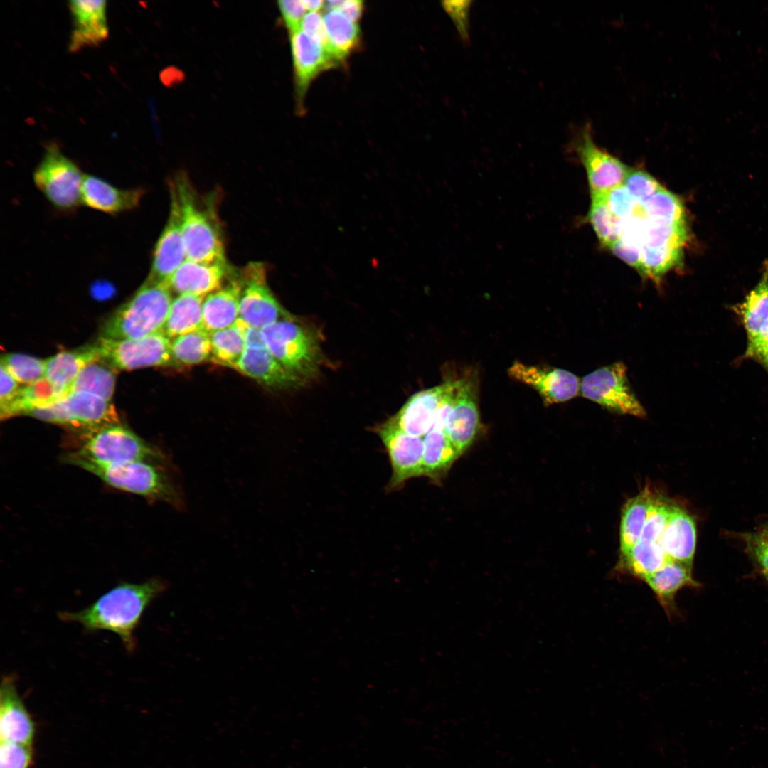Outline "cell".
Instances as JSON below:
<instances>
[{"instance_id": "ffe728a7", "label": "cell", "mask_w": 768, "mask_h": 768, "mask_svg": "<svg viewBox=\"0 0 768 768\" xmlns=\"http://www.w3.org/2000/svg\"><path fill=\"white\" fill-rule=\"evenodd\" d=\"M233 273L228 262L203 263L186 259L166 283L179 294L204 297L220 289Z\"/></svg>"}, {"instance_id": "603a6c76", "label": "cell", "mask_w": 768, "mask_h": 768, "mask_svg": "<svg viewBox=\"0 0 768 768\" xmlns=\"http://www.w3.org/2000/svg\"><path fill=\"white\" fill-rule=\"evenodd\" d=\"M242 283L234 273L219 289L208 294L203 303V329L211 333L233 325L239 319Z\"/></svg>"}, {"instance_id": "60d3db41", "label": "cell", "mask_w": 768, "mask_h": 768, "mask_svg": "<svg viewBox=\"0 0 768 768\" xmlns=\"http://www.w3.org/2000/svg\"><path fill=\"white\" fill-rule=\"evenodd\" d=\"M33 759V745L1 741L0 768H31Z\"/></svg>"}, {"instance_id": "b9f144b4", "label": "cell", "mask_w": 768, "mask_h": 768, "mask_svg": "<svg viewBox=\"0 0 768 768\" xmlns=\"http://www.w3.org/2000/svg\"><path fill=\"white\" fill-rule=\"evenodd\" d=\"M623 186L635 200L641 203L663 188L651 175L639 169H630Z\"/></svg>"}, {"instance_id": "f6af8a7d", "label": "cell", "mask_w": 768, "mask_h": 768, "mask_svg": "<svg viewBox=\"0 0 768 768\" xmlns=\"http://www.w3.org/2000/svg\"><path fill=\"white\" fill-rule=\"evenodd\" d=\"M747 550L768 577V535L762 530L744 535Z\"/></svg>"}, {"instance_id": "7bdbcfd3", "label": "cell", "mask_w": 768, "mask_h": 768, "mask_svg": "<svg viewBox=\"0 0 768 768\" xmlns=\"http://www.w3.org/2000/svg\"><path fill=\"white\" fill-rule=\"evenodd\" d=\"M604 199L609 209L621 220L622 225L641 204L628 193L623 185L604 195Z\"/></svg>"}, {"instance_id": "74e56055", "label": "cell", "mask_w": 768, "mask_h": 768, "mask_svg": "<svg viewBox=\"0 0 768 768\" xmlns=\"http://www.w3.org/2000/svg\"><path fill=\"white\" fill-rule=\"evenodd\" d=\"M642 204L645 215L649 219L672 223H686V210L681 200L664 188Z\"/></svg>"}, {"instance_id": "44dd1931", "label": "cell", "mask_w": 768, "mask_h": 768, "mask_svg": "<svg viewBox=\"0 0 768 768\" xmlns=\"http://www.w3.org/2000/svg\"><path fill=\"white\" fill-rule=\"evenodd\" d=\"M144 194L142 188H119L97 176L85 174L81 201L92 209L117 215L135 209Z\"/></svg>"}, {"instance_id": "836d02e7", "label": "cell", "mask_w": 768, "mask_h": 768, "mask_svg": "<svg viewBox=\"0 0 768 768\" xmlns=\"http://www.w3.org/2000/svg\"><path fill=\"white\" fill-rule=\"evenodd\" d=\"M247 326L239 318L233 325L209 333L213 362L235 368L245 348L244 334Z\"/></svg>"}, {"instance_id": "c3c4849f", "label": "cell", "mask_w": 768, "mask_h": 768, "mask_svg": "<svg viewBox=\"0 0 768 768\" xmlns=\"http://www.w3.org/2000/svg\"><path fill=\"white\" fill-rule=\"evenodd\" d=\"M21 388L20 383L1 365L0 408L9 405Z\"/></svg>"}, {"instance_id": "f35d334b", "label": "cell", "mask_w": 768, "mask_h": 768, "mask_svg": "<svg viewBox=\"0 0 768 768\" xmlns=\"http://www.w3.org/2000/svg\"><path fill=\"white\" fill-rule=\"evenodd\" d=\"M46 360L22 353H8L1 357V365L19 383L32 384L44 377Z\"/></svg>"}, {"instance_id": "d6a6232c", "label": "cell", "mask_w": 768, "mask_h": 768, "mask_svg": "<svg viewBox=\"0 0 768 768\" xmlns=\"http://www.w3.org/2000/svg\"><path fill=\"white\" fill-rule=\"evenodd\" d=\"M735 309L748 341L753 338L768 320V265L756 287Z\"/></svg>"}, {"instance_id": "cb8c5ba5", "label": "cell", "mask_w": 768, "mask_h": 768, "mask_svg": "<svg viewBox=\"0 0 768 768\" xmlns=\"http://www.w3.org/2000/svg\"><path fill=\"white\" fill-rule=\"evenodd\" d=\"M696 537L693 516L682 508L673 506L659 540L667 557L693 568Z\"/></svg>"}, {"instance_id": "7402d4cb", "label": "cell", "mask_w": 768, "mask_h": 768, "mask_svg": "<svg viewBox=\"0 0 768 768\" xmlns=\"http://www.w3.org/2000/svg\"><path fill=\"white\" fill-rule=\"evenodd\" d=\"M234 369L273 389L296 387L302 382L282 365L267 347L245 348Z\"/></svg>"}, {"instance_id": "681fc988", "label": "cell", "mask_w": 768, "mask_h": 768, "mask_svg": "<svg viewBox=\"0 0 768 768\" xmlns=\"http://www.w3.org/2000/svg\"><path fill=\"white\" fill-rule=\"evenodd\" d=\"M363 1L361 0H342L338 10L343 12L351 20L358 23L363 12Z\"/></svg>"}, {"instance_id": "f1b7e54d", "label": "cell", "mask_w": 768, "mask_h": 768, "mask_svg": "<svg viewBox=\"0 0 768 768\" xmlns=\"http://www.w3.org/2000/svg\"><path fill=\"white\" fill-rule=\"evenodd\" d=\"M661 543L641 538L631 549L620 554L618 568L624 573L644 580L668 560Z\"/></svg>"}, {"instance_id": "e575fe53", "label": "cell", "mask_w": 768, "mask_h": 768, "mask_svg": "<svg viewBox=\"0 0 768 768\" xmlns=\"http://www.w3.org/2000/svg\"><path fill=\"white\" fill-rule=\"evenodd\" d=\"M116 369L100 360L85 366L73 382L70 392L83 391L110 402L115 385Z\"/></svg>"}, {"instance_id": "ac0fdd59", "label": "cell", "mask_w": 768, "mask_h": 768, "mask_svg": "<svg viewBox=\"0 0 768 768\" xmlns=\"http://www.w3.org/2000/svg\"><path fill=\"white\" fill-rule=\"evenodd\" d=\"M297 97L302 102L312 80L338 63L319 42L300 29L290 33Z\"/></svg>"}, {"instance_id": "ee69618b", "label": "cell", "mask_w": 768, "mask_h": 768, "mask_svg": "<svg viewBox=\"0 0 768 768\" xmlns=\"http://www.w3.org/2000/svg\"><path fill=\"white\" fill-rule=\"evenodd\" d=\"M277 6L287 29L292 33L300 29L302 21L306 11L302 0H281Z\"/></svg>"}, {"instance_id": "d590c367", "label": "cell", "mask_w": 768, "mask_h": 768, "mask_svg": "<svg viewBox=\"0 0 768 768\" xmlns=\"http://www.w3.org/2000/svg\"><path fill=\"white\" fill-rule=\"evenodd\" d=\"M171 353L177 367L198 365L211 358L210 334L204 329L171 340Z\"/></svg>"}, {"instance_id": "4316f807", "label": "cell", "mask_w": 768, "mask_h": 768, "mask_svg": "<svg viewBox=\"0 0 768 768\" xmlns=\"http://www.w3.org/2000/svg\"><path fill=\"white\" fill-rule=\"evenodd\" d=\"M99 360L95 344L62 351L46 360L44 377L66 395L81 370Z\"/></svg>"}, {"instance_id": "9c48e42d", "label": "cell", "mask_w": 768, "mask_h": 768, "mask_svg": "<svg viewBox=\"0 0 768 768\" xmlns=\"http://www.w3.org/2000/svg\"><path fill=\"white\" fill-rule=\"evenodd\" d=\"M95 346L100 360L116 370H134L149 366L177 367L172 357L171 340L164 331L139 339L100 337Z\"/></svg>"}, {"instance_id": "816d5d0a", "label": "cell", "mask_w": 768, "mask_h": 768, "mask_svg": "<svg viewBox=\"0 0 768 768\" xmlns=\"http://www.w3.org/2000/svg\"><path fill=\"white\" fill-rule=\"evenodd\" d=\"M747 357L755 358L768 370V341L745 352Z\"/></svg>"}, {"instance_id": "277c9868", "label": "cell", "mask_w": 768, "mask_h": 768, "mask_svg": "<svg viewBox=\"0 0 768 768\" xmlns=\"http://www.w3.org/2000/svg\"><path fill=\"white\" fill-rule=\"evenodd\" d=\"M180 203L186 260L203 263L227 262L220 228L210 210L202 208L186 176L171 181Z\"/></svg>"}, {"instance_id": "2e32d148", "label": "cell", "mask_w": 768, "mask_h": 768, "mask_svg": "<svg viewBox=\"0 0 768 768\" xmlns=\"http://www.w3.org/2000/svg\"><path fill=\"white\" fill-rule=\"evenodd\" d=\"M171 203L168 220L154 248L146 280L167 282L186 260L180 203L173 185L169 186Z\"/></svg>"}, {"instance_id": "6da1fadb", "label": "cell", "mask_w": 768, "mask_h": 768, "mask_svg": "<svg viewBox=\"0 0 768 768\" xmlns=\"http://www.w3.org/2000/svg\"><path fill=\"white\" fill-rule=\"evenodd\" d=\"M168 585L159 578L142 583H121L102 595L89 607L77 612H62L67 622L81 624L90 631L105 630L116 634L127 650L136 646L134 635L142 614L151 601L164 592Z\"/></svg>"}, {"instance_id": "d6986e66", "label": "cell", "mask_w": 768, "mask_h": 768, "mask_svg": "<svg viewBox=\"0 0 768 768\" xmlns=\"http://www.w3.org/2000/svg\"><path fill=\"white\" fill-rule=\"evenodd\" d=\"M73 28L69 50L77 52L101 44L108 38L107 2L104 0H77L69 2Z\"/></svg>"}, {"instance_id": "3957f363", "label": "cell", "mask_w": 768, "mask_h": 768, "mask_svg": "<svg viewBox=\"0 0 768 768\" xmlns=\"http://www.w3.org/2000/svg\"><path fill=\"white\" fill-rule=\"evenodd\" d=\"M167 283L146 280L104 323L101 337L139 339L164 331L172 302Z\"/></svg>"}, {"instance_id": "8fae6325", "label": "cell", "mask_w": 768, "mask_h": 768, "mask_svg": "<svg viewBox=\"0 0 768 768\" xmlns=\"http://www.w3.org/2000/svg\"><path fill=\"white\" fill-rule=\"evenodd\" d=\"M242 283L239 318L248 326L263 329L286 318L284 310L270 289L265 265L248 263L239 272Z\"/></svg>"}, {"instance_id": "bcb514c9", "label": "cell", "mask_w": 768, "mask_h": 768, "mask_svg": "<svg viewBox=\"0 0 768 768\" xmlns=\"http://www.w3.org/2000/svg\"><path fill=\"white\" fill-rule=\"evenodd\" d=\"M612 253L638 272L641 266V249L634 241L619 238L609 247Z\"/></svg>"}, {"instance_id": "8d00e7d4", "label": "cell", "mask_w": 768, "mask_h": 768, "mask_svg": "<svg viewBox=\"0 0 768 768\" xmlns=\"http://www.w3.org/2000/svg\"><path fill=\"white\" fill-rule=\"evenodd\" d=\"M588 218L597 238L604 246L609 247L621 237L622 223L609 209L604 196H592Z\"/></svg>"}, {"instance_id": "5bb4252c", "label": "cell", "mask_w": 768, "mask_h": 768, "mask_svg": "<svg viewBox=\"0 0 768 768\" xmlns=\"http://www.w3.org/2000/svg\"><path fill=\"white\" fill-rule=\"evenodd\" d=\"M508 374L512 379L533 388L545 406L568 401L580 393L579 378L565 369L515 361Z\"/></svg>"}, {"instance_id": "5b68a950", "label": "cell", "mask_w": 768, "mask_h": 768, "mask_svg": "<svg viewBox=\"0 0 768 768\" xmlns=\"http://www.w3.org/2000/svg\"><path fill=\"white\" fill-rule=\"evenodd\" d=\"M100 465L122 464L136 461L166 462V456L119 423L85 435L79 450L69 454Z\"/></svg>"}, {"instance_id": "ba28073f", "label": "cell", "mask_w": 768, "mask_h": 768, "mask_svg": "<svg viewBox=\"0 0 768 768\" xmlns=\"http://www.w3.org/2000/svg\"><path fill=\"white\" fill-rule=\"evenodd\" d=\"M85 174L55 143L46 146L33 178L36 188L57 210L72 212L82 204Z\"/></svg>"}, {"instance_id": "4dcf8cb0", "label": "cell", "mask_w": 768, "mask_h": 768, "mask_svg": "<svg viewBox=\"0 0 768 768\" xmlns=\"http://www.w3.org/2000/svg\"><path fill=\"white\" fill-rule=\"evenodd\" d=\"M653 498L649 490L645 489L624 505L619 530L620 554L641 539Z\"/></svg>"}, {"instance_id": "f546056e", "label": "cell", "mask_w": 768, "mask_h": 768, "mask_svg": "<svg viewBox=\"0 0 768 768\" xmlns=\"http://www.w3.org/2000/svg\"><path fill=\"white\" fill-rule=\"evenodd\" d=\"M323 16L328 50L338 63H341L358 46L359 27L356 22L339 10H327Z\"/></svg>"}, {"instance_id": "52a82bcc", "label": "cell", "mask_w": 768, "mask_h": 768, "mask_svg": "<svg viewBox=\"0 0 768 768\" xmlns=\"http://www.w3.org/2000/svg\"><path fill=\"white\" fill-rule=\"evenodd\" d=\"M27 415L80 430L85 435L119 423L118 414L110 402L83 391L70 392L52 405L33 409Z\"/></svg>"}, {"instance_id": "f5cc1de1", "label": "cell", "mask_w": 768, "mask_h": 768, "mask_svg": "<svg viewBox=\"0 0 768 768\" xmlns=\"http://www.w3.org/2000/svg\"><path fill=\"white\" fill-rule=\"evenodd\" d=\"M325 2L322 0H302L306 10L309 12L319 11L322 8L325 7Z\"/></svg>"}, {"instance_id": "d4e9b609", "label": "cell", "mask_w": 768, "mask_h": 768, "mask_svg": "<svg viewBox=\"0 0 768 768\" xmlns=\"http://www.w3.org/2000/svg\"><path fill=\"white\" fill-rule=\"evenodd\" d=\"M443 391L442 384L415 393L393 417L406 433L425 436L431 429Z\"/></svg>"}, {"instance_id": "1f68e13d", "label": "cell", "mask_w": 768, "mask_h": 768, "mask_svg": "<svg viewBox=\"0 0 768 768\" xmlns=\"http://www.w3.org/2000/svg\"><path fill=\"white\" fill-rule=\"evenodd\" d=\"M424 475L438 479L459 456L444 430L431 429L423 439Z\"/></svg>"}, {"instance_id": "83f0119b", "label": "cell", "mask_w": 768, "mask_h": 768, "mask_svg": "<svg viewBox=\"0 0 768 768\" xmlns=\"http://www.w3.org/2000/svg\"><path fill=\"white\" fill-rule=\"evenodd\" d=\"M204 297L181 294L171 302L164 327L170 338L203 329V303Z\"/></svg>"}, {"instance_id": "7c38bea8", "label": "cell", "mask_w": 768, "mask_h": 768, "mask_svg": "<svg viewBox=\"0 0 768 768\" xmlns=\"http://www.w3.org/2000/svg\"><path fill=\"white\" fill-rule=\"evenodd\" d=\"M573 147L586 171L592 196H604L623 185L630 169L596 144L590 125L578 132Z\"/></svg>"}, {"instance_id": "9a60e30c", "label": "cell", "mask_w": 768, "mask_h": 768, "mask_svg": "<svg viewBox=\"0 0 768 768\" xmlns=\"http://www.w3.org/2000/svg\"><path fill=\"white\" fill-rule=\"evenodd\" d=\"M477 389L474 374L457 378L455 400L444 432L459 455L471 445L479 430Z\"/></svg>"}, {"instance_id": "30bf717a", "label": "cell", "mask_w": 768, "mask_h": 768, "mask_svg": "<svg viewBox=\"0 0 768 768\" xmlns=\"http://www.w3.org/2000/svg\"><path fill=\"white\" fill-rule=\"evenodd\" d=\"M626 371L621 361L597 368L582 379L580 393L612 412L644 417L646 411L631 390Z\"/></svg>"}, {"instance_id": "7a4b0ae2", "label": "cell", "mask_w": 768, "mask_h": 768, "mask_svg": "<svg viewBox=\"0 0 768 768\" xmlns=\"http://www.w3.org/2000/svg\"><path fill=\"white\" fill-rule=\"evenodd\" d=\"M102 479L109 486L142 496L149 501H163L177 510L185 507L180 484L169 461H136L122 464L100 465L68 454L65 459Z\"/></svg>"}, {"instance_id": "4fadbf2b", "label": "cell", "mask_w": 768, "mask_h": 768, "mask_svg": "<svg viewBox=\"0 0 768 768\" xmlns=\"http://www.w3.org/2000/svg\"><path fill=\"white\" fill-rule=\"evenodd\" d=\"M389 456L392 477L388 489L403 486L410 479L424 475V443L422 437L404 432L392 417L377 429Z\"/></svg>"}, {"instance_id": "db71d44e", "label": "cell", "mask_w": 768, "mask_h": 768, "mask_svg": "<svg viewBox=\"0 0 768 768\" xmlns=\"http://www.w3.org/2000/svg\"><path fill=\"white\" fill-rule=\"evenodd\" d=\"M762 530L768 535V526Z\"/></svg>"}, {"instance_id": "7dc6e473", "label": "cell", "mask_w": 768, "mask_h": 768, "mask_svg": "<svg viewBox=\"0 0 768 768\" xmlns=\"http://www.w3.org/2000/svg\"><path fill=\"white\" fill-rule=\"evenodd\" d=\"M300 30L321 43L328 50V40L324 16L319 11L306 14L302 21Z\"/></svg>"}, {"instance_id": "8992f818", "label": "cell", "mask_w": 768, "mask_h": 768, "mask_svg": "<svg viewBox=\"0 0 768 768\" xmlns=\"http://www.w3.org/2000/svg\"><path fill=\"white\" fill-rule=\"evenodd\" d=\"M261 331L267 348L289 371L302 380L317 371L320 348L310 330L284 318Z\"/></svg>"}, {"instance_id": "ab89813d", "label": "cell", "mask_w": 768, "mask_h": 768, "mask_svg": "<svg viewBox=\"0 0 768 768\" xmlns=\"http://www.w3.org/2000/svg\"><path fill=\"white\" fill-rule=\"evenodd\" d=\"M672 507L665 501L654 496L641 538L659 542Z\"/></svg>"}, {"instance_id": "e0dca14e", "label": "cell", "mask_w": 768, "mask_h": 768, "mask_svg": "<svg viewBox=\"0 0 768 768\" xmlns=\"http://www.w3.org/2000/svg\"><path fill=\"white\" fill-rule=\"evenodd\" d=\"M16 678L13 674L2 677L0 688L1 741L33 745L36 727L32 716L21 698Z\"/></svg>"}, {"instance_id": "f907efd6", "label": "cell", "mask_w": 768, "mask_h": 768, "mask_svg": "<svg viewBox=\"0 0 768 768\" xmlns=\"http://www.w3.org/2000/svg\"><path fill=\"white\" fill-rule=\"evenodd\" d=\"M244 336L245 348H256L267 347L260 329L247 326Z\"/></svg>"}, {"instance_id": "484cf974", "label": "cell", "mask_w": 768, "mask_h": 768, "mask_svg": "<svg viewBox=\"0 0 768 768\" xmlns=\"http://www.w3.org/2000/svg\"><path fill=\"white\" fill-rule=\"evenodd\" d=\"M644 581L654 593L668 616L676 612L675 597L685 587H697L698 583L692 575V568L678 561L668 559L656 572L644 578Z\"/></svg>"}]
</instances>
